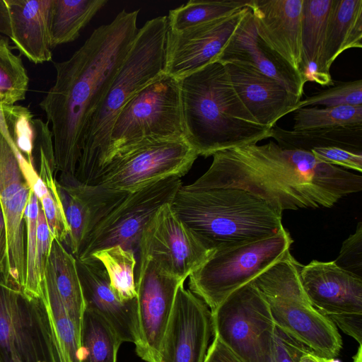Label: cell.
I'll return each instance as SVG.
<instances>
[{
	"label": "cell",
	"mask_w": 362,
	"mask_h": 362,
	"mask_svg": "<svg viewBox=\"0 0 362 362\" xmlns=\"http://www.w3.org/2000/svg\"><path fill=\"white\" fill-rule=\"evenodd\" d=\"M322 105L325 107L362 105V80L337 82L326 90L315 93L294 106L300 108Z\"/></svg>",
	"instance_id": "cell-38"
},
{
	"label": "cell",
	"mask_w": 362,
	"mask_h": 362,
	"mask_svg": "<svg viewBox=\"0 0 362 362\" xmlns=\"http://www.w3.org/2000/svg\"><path fill=\"white\" fill-rule=\"evenodd\" d=\"M21 153L0 132V205L6 240L4 278L23 290L25 279L24 212L30 187L19 162Z\"/></svg>",
	"instance_id": "cell-14"
},
{
	"label": "cell",
	"mask_w": 362,
	"mask_h": 362,
	"mask_svg": "<svg viewBox=\"0 0 362 362\" xmlns=\"http://www.w3.org/2000/svg\"><path fill=\"white\" fill-rule=\"evenodd\" d=\"M42 290L53 294L63 303L80 332L86 306L76 259L55 238L47 259Z\"/></svg>",
	"instance_id": "cell-24"
},
{
	"label": "cell",
	"mask_w": 362,
	"mask_h": 362,
	"mask_svg": "<svg viewBox=\"0 0 362 362\" xmlns=\"http://www.w3.org/2000/svg\"><path fill=\"white\" fill-rule=\"evenodd\" d=\"M303 4V0H250L247 8L260 39L304 81L301 70Z\"/></svg>",
	"instance_id": "cell-18"
},
{
	"label": "cell",
	"mask_w": 362,
	"mask_h": 362,
	"mask_svg": "<svg viewBox=\"0 0 362 362\" xmlns=\"http://www.w3.org/2000/svg\"><path fill=\"white\" fill-rule=\"evenodd\" d=\"M299 362H319L317 358V354L313 352L311 349L305 347L303 349L300 358Z\"/></svg>",
	"instance_id": "cell-44"
},
{
	"label": "cell",
	"mask_w": 362,
	"mask_h": 362,
	"mask_svg": "<svg viewBox=\"0 0 362 362\" xmlns=\"http://www.w3.org/2000/svg\"><path fill=\"white\" fill-rule=\"evenodd\" d=\"M212 333L240 362H269L276 325L268 303L251 283L211 310Z\"/></svg>",
	"instance_id": "cell-9"
},
{
	"label": "cell",
	"mask_w": 362,
	"mask_h": 362,
	"mask_svg": "<svg viewBox=\"0 0 362 362\" xmlns=\"http://www.w3.org/2000/svg\"><path fill=\"white\" fill-rule=\"evenodd\" d=\"M292 243L289 233L283 228L261 240L212 250L189 276V290L213 310L233 291L279 260Z\"/></svg>",
	"instance_id": "cell-7"
},
{
	"label": "cell",
	"mask_w": 362,
	"mask_h": 362,
	"mask_svg": "<svg viewBox=\"0 0 362 362\" xmlns=\"http://www.w3.org/2000/svg\"><path fill=\"white\" fill-rule=\"evenodd\" d=\"M136 272L139 340L136 352L146 362H160L163 337L179 285L185 281L172 276L153 261L138 256Z\"/></svg>",
	"instance_id": "cell-13"
},
{
	"label": "cell",
	"mask_w": 362,
	"mask_h": 362,
	"mask_svg": "<svg viewBox=\"0 0 362 362\" xmlns=\"http://www.w3.org/2000/svg\"><path fill=\"white\" fill-rule=\"evenodd\" d=\"M168 30L166 16L147 21L139 29L129 51L102 103L92 116L75 178L95 185L107 165L111 130L126 103L163 72Z\"/></svg>",
	"instance_id": "cell-5"
},
{
	"label": "cell",
	"mask_w": 362,
	"mask_h": 362,
	"mask_svg": "<svg viewBox=\"0 0 362 362\" xmlns=\"http://www.w3.org/2000/svg\"><path fill=\"white\" fill-rule=\"evenodd\" d=\"M211 334V310L181 283L163 337L160 362H204Z\"/></svg>",
	"instance_id": "cell-16"
},
{
	"label": "cell",
	"mask_w": 362,
	"mask_h": 362,
	"mask_svg": "<svg viewBox=\"0 0 362 362\" xmlns=\"http://www.w3.org/2000/svg\"><path fill=\"white\" fill-rule=\"evenodd\" d=\"M247 8L180 32L168 30L163 73L180 80L213 62L237 29Z\"/></svg>",
	"instance_id": "cell-15"
},
{
	"label": "cell",
	"mask_w": 362,
	"mask_h": 362,
	"mask_svg": "<svg viewBox=\"0 0 362 362\" xmlns=\"http://www.w3.org/2000/svg\"><path fill=\"white\" fill-rule=\"evenodd\" d=\"M170 204L159 208L144 227L137 257L148 258L164 272L185 281L211 251L177 217Z\"/></svg>",
	"instance_id": "cell-12"
},
{
	"label": "cell",
	"mask_w": 362,
	"mask_h": 362,
	"mask_svg": "<svg viewBox=\"0 0 362 362\" xmlns=\"http://www.w3.org/2000/svg\"><path fill=\"white\" fill-rule=\"evenodd\" d=\"M25 226V279L23 294L39 298L44 271L54 240L47 224L39 200L30 189L24 212Z\"/></svg>",
	"instance_id": "cell-26"
},
{
	"label": "cell",
	"mask_w": 362,
	"mask_h": 362,
	"mask_svg": "<svg viewBox=\"0 0 362 362\" xmlns=\"http://www.w3.org/2000/svg\"><path fill=\"white\" fill-rule=\"evenodd\" d=\"M310 152L324 163L362 172V153H355L338 147L316 148Z\"/></svg>",
	"instance_id": "cell-41"
},
{
	"label": "cell",
	"mask_w": 362,
	"mask_h": 362,
	"mask_svg": "<svg viewBox=\"0 0 362 362\" xmlns=\"http://www.w3.org/2000/svg\"><path fill=\"white\" fill-rule=\"evenodd\" d=\"M146 139L186 140L179 81L163 72L132 96L117 117L107 165L122 148Z\"/></svg>",
	"instance_id": "cell-8"
},
{
	"label": "cell",
	"mask_w": 362,
	"mask_h": 362,
	"mask_svg": "<svg viewBox=\"0 0 362 362\" xmlns=\"http://www.w3.org/2000/svg\"><path fill=\"white\" fill-rule=\"evenodd\" d=\"M209 169L191 189L234 187L264 199L275 209L331 207L362 189V177L324 163L310 151L281 148L274 141L214 153Z\"/></svg>",
	"instance_id": "cell-2"
},
{
	"label": "cell",
	"mask_w": 362,
	"mask_h": 362,
	"mask_svg": "<svg viewBox=\"0 0 362 362\" xmlns=\"http://www.w3.org/2000/svg\"><path fill=\"white\" fill-rule=\"evenodd\" d=\"M198 156L185 139H144L120 149L104 168L96 185L133 192L166 177L185 175Z\"/></svg>",
	"instance_id": "cell-10"
},
{
	"label": "cell",
	"mask_w": 362,
	"mask_h": 362,
	"mask_svg": "<svg viewBox=\"0 0 362 362\" xmlns=\"http://www.w3.org/2000/svg\"><path fill=\"white\" fill-rule=\"evenodd\" d=\"M182 185L180 177L173 176L124 192L93 228L76 258L84 259L114 245L137 256L144 227L159 208L172 202Z\"/></svg>",
	"instance_id": "cell-11"
},
{
	"label": "cell",
	"mask_w": 362,
	"mask_h": 362,
	"mask_svg": "<svg viewBox=\"0 0 362 362\" xmlns=\"http://www.w3.org/2000/svg\"><path fill=\"white\" fill-rule=\"evenodd\" d=\"M250 0H190L170 10L168 30L180 32L197 25L229 16L247 7Z\"/></svg>",
	"instance_id": "cell-33"
},
{
	"label": "cell",
	"mask_w": 362,
	"mask_h": 362,
	"mask_svg": "<svg viewBox=\"0 0 362 362\" xmlns=\"http://www.w3.org/2000/svg\"><path fill=\"white\" fill-rule=\"evenodd\" d=\"M293 112V130L295 131L362 126V105L322 108L306 107Z\"/></svg>",
	"instance_id": "cell-37"
},
{
	"label": "cell",
	"mask_w": 362,
	"mask_h": 362,
	"mask_svg": "<svg viewBox=\"0 0 362 362\" xmlns=\"http://www.w3.org/2000/svg\"><path fill=\"white\" fill-rule=\"evenodd\" d=\"M170 204L211 251L261 240L284 228L282 212L242 189H195L182 185Z\"/></svg>",
	"instance_id": "cell-4"
},
{
	"label": "cell",
	"mask_w": 362,
	"mask_h": 362,
	"mask_svg": "<svg viewBox=\"0 0 362 362\" xmlns=\"http://www.w3.org/2000/svg\"><path fill=\"white\" fill-rule=\"evenodd\" d=\"M6 252V240L4 219L0 205V273L4 274Z\"/></svg>",
	"instance_id": "cell-42"
},
{
	"label": "cell",
	"mask_w": 362,
	"mask_h": 362,
	"mask_svg": "<svg viewBox=\"0 0 362 362\" xmlns=\"http://www.w3.org/2000/svg\"><path fill=\"white\" fill-rule=\"evenodd\" d=\"M178 81L185 138L199 156L271 137L272 128L247 110L221 63L211 62Z\"/></svg>",
	"instance_id": "cell-3"
},
{
	"label": "cell",
	"mask_w": 362,
	"mask_h": 362,
	"mask_svg": "<svg viewBox=\"0 0 362 362\" xmlns=\"http://www.w3.org/2000/svg\"><path fill=\"white\" fill-rule=\"evenodd\" d=\"M223 65L235 92L259 124L272 128L293 112L298 100L279 82L247 66Z\"/></svg>",
	"instance_id": "cell-21"
},
{
	"label": "cell",
	"mask_w": 362,
	"mask_h": 362,
	"mask_svg": "<svg viewBox=\"0 0 362 362\" xmlns=\"http://www.w3.org/2000/svg\"><path fill=\"white\" fill-rule=\"evenodd\" d=\"M332 0H303L301 19L302 76L305 82L334 84L323 70L322 57Z\"/></svg>",
	"instance_id": "cell-25"
},
{
	"label": "cell",
	"mask_w": 362,
	"mask_h": 362,
	"mask_svg": "<svg viewBox=\"0 0 362 362\" xmlns=\"http://www.w3.org/2000/svg\"><path fill=\"white\" fill-rule=\"evenodd\" d=\"M305 346L276 326L269 362H299Z\"/></svg>",
	"instance_id": "cell-40"
},
{
	"label": "cell",
	"mask_w": 362,
	"mask_h": 362,
	"mask_svg": "<svg viewBox=\"0 0 362 362\" xmlns=\"http://www.w3.org/2000/svg\"><path fill=\"white\" fill-rule=\"evenodd\" d=\"M301 267L288 250L250 282L268 303L276 327L317 355L334 358L341 349V335L308 298L300 281Z\"/></svg>",
	"instance_id": "cell-6"
},
{
	"label": "cell",
	"mask_w": 362,
	"mask_h": 362,
	"mask_svg": "<svg viewBox=\"0 0 362 362\" xmlns=\"http://www.w3.org/2000/svg\"><path fill=\"white\" fill-rule=\"evenodd\" d=\"M0 33L9 38L11 35L9 12L5 0H0Z\"/></svg>",
	"instance_id": "cell-43"
},
{
	"label": "cell",
	"mask_w": 362,
	"mask_h": 362,
	"mask_svg": "<svg viewBox=\"0 0 362 362\" xmlns=\"http://www.w3.org/2000/svg\"><path fill=\"white\" fill-rule=\"evenodd\" d=\"M49 151L42 146L40 150L39 175L47 187V191L38 198L47 226L55 239L66 243L69 228L65 216L57 181L54 173L55 168L47 158Z\"/></svg>",
	"instance_id": "cell-35"
},
{
	"label": "cell",
	"mask_w": 362,
	"mask_h": 362,
	"mask_svg": "<svg viewBox=\"0 0 362 362\" xmlns=\"http://www.w3.org/2000/svg\"><path fill=\"white\" fill-rule=\"evenodd\" d=\"M9 284L6 279L0 281V346L7 351L13 362H21L24 336L19 292Z\"/></svg>",
	"instance_id": "cell-34"
},
{
	"label": "cell",
	"mask_w": 362,
	"mask_h": 362,
	"mask_svg": "<svg viewBox=\"0 0 362 362\" xmlns=\"http://www.w3.org/2000/svg\"><path fill=\"white\" fill-rule=\"evenodd\" d=\"M300 278L312 305L332 322L342 317L362 315V278L333 261L317 260L302 265Z\"/></svg>",
	"instance_id": "cell-17"
},
{
	"label": "cell",
	"mask_w": 362,
	"mask_h": 362,
	"mask_svg": "<svg viewBox=\"0 0 362 362\" xmlns=\"http://www.w3.org/2000/svg\"><path fill=\"white\" fill-rule=\"evenodd\" d=\"M271 137L284 149L311 151L316 148L338 147L362 153V126L295 131L276 124L272 128Z\"/></svg>",
	"instance_id": "cell-29"
},
{
	"label": "cell",
	"mask_w": 362,
	"mask_h": 362,
	"mask_svg": "<svg viewBox=\"0 0 362 362\" xmlns=\"http://www.w3.org/2000/svg\"><path fill=\"white\" fill-rule=\"evenodd\" d=\"M29 77L21 58L8 39L0 36V105H14L25 98Z\"/></svg>",
	"instance_id": "cell-36"
},
{
	"label": "cell",
	"mask_w": 362,
	"mask_h": 362,
	"mask_svg": "<svg viewBox=\"0 0 362 362\" xmlns=\"http://www.w3.org/2000/svg\"><path fill=\"white\" fill-rule=\"evenodd\" d=\"M107 0H52L49 18L52 47L76 40Z\"/></svg>",
	"instance_id": "cell-30"
},
{
	"label": "cell",
	"mask_w": 362,
	"mask_h": 362,
	"mask_svg": "<svg viewBox=\"0 0 362 362\" xmlns=\"http://www.w3.org/2000/svg\"><path fill=\"white\" fill-rule=\"evenodd\" d=\"M214 62L247 66L275 79L298 101L301 100L305 82L260 39L249 8Z\"/></svg>",
	"instance_id": "cell-19"
},
{
	"label": "cell",
	"mask_w": 362,
	"mask_h": 362,
	"mask_svg": "<svg viewBox=\"0 0 362 362\" xmlns=\"http://www.w3.org/2000/svg\"><path fill=\"white\" fill-rule=\"evenodd\" d=\"M0 132L33 165L35 148H54L49 122L35 119L32 112L21 105H0Z\"/></svg>",
	"instance_id": "cell-28"
},
{
	"label": "cell",
	"mask_w": 362,
	"mask_h": 362,
	"mask_svg": "<svg viewBox=\"0 0 362 362\" xmlns=\"http://www.w3.org/2000/svg\"><path fill=\"white\" fill-rule=\"evenodd\" d=\"M353 362H362V344H359L358 351L353 358Z\"/></svg>",
	"instance_id": "cell-45"
},
{
	"label": "cell",
	"mask_w": 362,
	"mask_h": 362,
	"mask_svg": "<svg viewBox=\"0 0 362 362\" xmlns=\"http://www.w3.org/2000/svg\"><path fill=\"white\" fill-rule=\"evenodd\" d=\"M122 343L100 315L85 308L80 331L81 362H117Z\"/></svg>",
	"instance_id": "cell-31"
},
{
	"label": "cell",
	"mask_w": 362,
	"mask_h": 362,
	"mask_svg": "<svg viewBox=\"0 0 362 362\" xmlns=\"http://www.w3.org/2000/svg\"><path fill=\"white\" fill-rule=\"evenodd\" d=\"M362 47V0H332L327 27L322 66L329 69L344 51Z\"/></svg>",
	"instance_id": "cell-27"
},
{
	"label": "cell",
	"mask_w": 362,
	"mask_h": 362,
	"mask_svg": "<svg viewBox=\"0 0 362 362\" xmlns=\"http://www.w3.org/2000/svg\"><path fill=\"white\" fill-rule=\"evenodd\" d=\"M317 358L319 362H340L339 360L334 358H326L317 355Z\"/></svg>",
	"instance_id": "cell-46"
},
{
	"label": "cell",
	"mask_w": 362,
	"mask_h": 362,
	"mask_svg": "<svg viewBox=\"0 0 362 362\" xmlns=\"http://www.w3.org/2000/svg\"><path fill=\"white\" fill-rule=\"evenodd\" d=\"M136 257L134 251L114 245L98 250L88 258L95 259L103 264L112 289L122 301L127 302L136 298Z\"/></svg>",
	"instance_id": "cell-32"
},
{
	"label": "cell",
	"mask_w": 362,
	"mask_h": 362,
	"mask_svg": "<svg viewBox=\"0 0 362 362\" xmlns=\"http://www.w3.org/2000/svg\"><path fill=\"white\" fill-rule=\"evenodd\" d=\"M334 263L341 269L362 278V223L345 240Z\"/></svg>",
	"instance_id": "cell-39"
},
{
	"label": "cell",
	"mask_w": 362,
	"mask_h": 362,
	"mask_svg": "<svg viewBox=\"0 0 362 362\" xmlns=\"http://www.w3.org/2000/svg\"><path fill=\"white\" fill-rule=\"evenodd\" d=\"M76 266L86 308L100 315L122 342L136 344L139 340L136 298L122 301L112 289L108 275L98 260L76 259Z\"/></svg>",
	"instance_id": "cell-20"
},
{
	"label": "cell",
	"mask_w": 362,
	"mask_h": 362,
	"mask_svg": "<svg viewBox=\"0 0 362 362\" xmlns=\"http://www.w3.org/2000/svg\"><path fill=\"white\" fill-rule=\"evenodd\" d=\"M5 1L10 16V39L16 47L36 64L51 61L49 18L52 0Z\"/></svg>",
	"instance_id": "cell-23"
},
{
	"label": "cell",
	"mask_w": 362,
	"mask_h": 362,
	"mask_svg": "<svg viewBox=\"0 0 362 362\" xmlns=\"http://www.w3.org/2000/svg\"><path fill=\"white\" fill-rule=\"evenodd\" d=\"M139 10L121 11L72 56L54 62L56 80L40 103L51 124L55 171L75 178L90 120L109 90L139 28Z\"/></svg>",
	"instance_id": "cell-1"
},
{
	"label": "cell",
	"mask_w": 362,
	"mask_h": 362,
	"mask_svg": "<svg viewBox=\"0 0 362 362\" xmlns=\"http://www.w3.org/2000/svg\"><path fill=\"white\" fill-rule=\"evenodd\" d=\"M57 184L69 228L66 244L76 257L93 228L123 192L83 185L76 179Z\"/></svg>",
	"instance_id": "cell-22"
}]
</instances>
